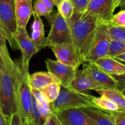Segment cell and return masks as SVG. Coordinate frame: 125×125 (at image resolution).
I'll list each match as a JSON object with an SVG mask.
<instances>
[{
	"instance_id": "obj_17",
	"label": "cell",
	"mask_w": 125,
	"mask_h": 125,
	"mask_svg": "<svg viewBox=\"0 0 125 125\" xmlns=\"http://www.w3.org/2000/svg\"><path fill=\"white\" fill-rule=\"evenodd\" d=\"M94 63L100 70L110 75L125 73V64L113 57L105 56L99 58Z\"/></svg>"
},
{
	"instance_id": "obj_3",
	"label": "cell",
	"mask_w": 125,
	"mask_h": 125,
	"mask_svg": "<svg viewBox=\"0 0 125 125\" xmlns=\"http://www.w3.org/2000/svg\"><path fill=\"white\" fill-rule=\"evenodd\" d=\"M94 97L89 94H83L72 87L61 85L58 97L54 102L50 103V106L52 113L55 114L70 109L98 108L93 102Z\"/></svg>"
},
{
	"instance_id": "obj_7",
	"label": "cell",
	"mask_w": 125,
	"mask_h": 125,
	"mask_svg": "<svg viewBox=\"0 0 125 125\" xmlns=\"http://www.w3.org/2000/svg\"><path fill=\"white\" fill-rule=\"evenodd\" d=\"M51 29L46 37L49 47L54 44L72 43L70 28L67 20L56 12L50 20Z\"/></svg>"
},
{
	"instance_id": "obj_29",
	"label": "cell",
	"mask_w": 125,
	"mask_h": 125,
	"mask_svg": "<svg viewBox=\"0 0 125 125\" xmlns=\"http://www.w3.org/2000/svg\"><path fill=\"white\" fill-rule=\"evenodd\" d=\"M109 34L112 39L125 41V27L113 26L108 24Z\"/></svg>"
},
{
	"instance_id": "obj_21",
	"label": "cell",
	"mask_w": 125,
	"mask_h": 125,
	"mask_svg": "<svg viewBox=\"0 0 125 125\" xmlns=\"http://www.w3.org/2000/svg\"><path fill=\"white\" fill-rule=\"evenodd\" d=\"M6 38L0 31V54L2 56L6 66V69L11 73L17 70L18 64L13 62L9 53L8 49L6 45Z\"/></svg>"
},
{
	"instance_id": "obj_13",
	"label": "cell",
	"mask_w": 125,
	"mask_h": 125,
	"mask_svg": "<svg viewBox=\"0 0 125 125\" xmlns=\"http://www.w3.org/2000/svg\"><path fill=\"white\" fill-rule=\"evenodd\" d=\"M61 125H96L81 109H70L56 113Z\"/></svg>"
},
{
	"instance_id": "obj_1",
	"label": "cell",
	"mask_w": 125,
	"mask_h": 125,
	"mask_svg": "<svg viewBox=\"0 0 125 125\" xmlns=\"http://www.w3.org/2000/svg\"><path fill=\"white\" fill-rule=\"evenodd\" d=\"M67 21L70 28L72 44L82 65L84 63L97 27L103 22L98 17L92 15L83 17L81 13L76 12Z\"/></svg>"
},
{
	"instance_id": "obj_44",
	"label": "cell",
	"mask_w": 125,
	"mask_h": 125,
	"mask_svg": "<svg viewBox=\"0 0 125 125\" xmlns=\"http://www.w3.org/2000/svg\"><path fill=\"white\" fill-rule=\"evenodd\" d=\"M122 92H123V94H124V95H125V89H123V90H122Z\"/></svg>"
},
{
	"instance_id": "obj_35",
	"label": "cell",
	"mask_w": 125,
	"mask_h": 125,
	"mask_svg": "<svg viewBox=\"0 0 125 125\" xmlns=\"http://www.w3.org/2000/svg\"><path fill=\"white\" fill-rule=\"evenodd\" d=\"M21 118L18 113H15L10 117V125H21Z\"/></svg>"
},
{
	"instance_id": "obj_40",
	"label": "cell",
	"mask_w": 125,
	"mask_h": 125,
	"mask_svg": "<svg viewBox=\"0 0 125 125\" xmlns=\"http://www.w3.org/2000/svg\"><path fill=\"white\" fill-rule=\"evenodd\" d=\"M21 125H33L32 123L26 120L21 119Z\"/></svg>"
},
{
	"instance_id": "obj_16",
	"label": "cell",
	"mask_w": 125,
	"mask_h": 125,
	"mask_svg": "<svg viewBox=\"0 0 125 125\" xmlns=\"http://www.w3.org/2000/svg\"><path fill=\"white\" fill-rule=\"evenodd\" d=\"M15 10L17 25L26 28L33 13L32 0H15Z\"/></svg>"
},
{
	"instance_id": "obj_39",
	"label": "cell",
	"mask_w": 125,
	"mask_h": 125,
	"mask_svg": "<svg viewBox=\"0 0 125 125\" xmlns=\"http://www.w3.org/2000/svg\"><path fill=\"white\" fill-rule=\"evenodd\" d=\"M114 58L118 60V61H120V62H125V53L117 55V56H116L115 57H114Z\"/></svg>"
},
{
	"instance_id": "obj_27",
	"label": "cell",
	"mask_w": 125,
	"mask_h": 125,
	"mask_svg": "<svg viewBox=\"0 0 125 125\" xmlns=\"http://www.w3.org/2000/svg\"><path fill=\"white\" fill-rule=\"evenodd\" d=\"M33 12L37 14L39 17H45L46 19L50 22L51 19V13L47 7L40 1V0H35L34 3L33 7Z\"/></svg>"
},
{
	"instance_id": "obj_37",
	"label": "cell",
	"mask_w": 125,
	"mask_h": 125,
	"mask_svg": "<svg viewBox=\"0 0 125 125\" xmlns=\"http://www.w3.org/2000/svg\"><path fill=\"white\" fill-rule=\"evenodd\" d=\"M0 125H10V118L6 117L0 110Z\"/></svg>"
},
{
	"instance_id": "obj_9",
	"label": "cell",
	"mask_w": 125,
	"mask_h": 125,
	"mask_svg": "<svg viewBox=\"0 0 125 125\" xmlns=\"http://www.w3.org/2000/svg\"><path fill=\"white\" fill-rule=\"evenodd\" d=\"M120 3V0H90L81 15L95 16L100 18L103 23H108Z\"/></svg>"
},
{
	"instance_id": "obj_18",
	"label": "cell",
	"mask_w": 125,
	"mask_h": 125,
	"mask_svg": "<svg viewBox=\"0 0 125 125\" xmlns=\"http://www.w3.org/2000/svg\"><path fill=\"white\" fill-rule=\"evenodd\" d=\"M81 109L89 116L96 125H116L114 116L111 112L92 107H84L81 108Z\"/></svg>"
},
{
	"instance_id": "obj_11",
	"label": "cell",
	"mask_w": 125,
	"mask_h": 125,
	"mask_svg": "<svg viewBox=\"0 0 125 125\" xmlns=\"http://www.w3.org/2000/svg\"><path fill=\"white\" fill-rule=\"evenodd\" d=\"M57 61L76 68L81 65L75 48L72 43L54 44L50 46Z\"/></svg>"
},
{
	"instance_id": "obj_4",
	"label": "cell",
	"mask_w": 125,
	"mask_h": 125,
	"mask_svg": "<svg viewBox=\"0 0 125 125\" xmlns=\"http://www.w3.org/2000/svg\"><path fill=\"white\" fill-rule=\"evenodd\" d=\"M29 72H24L20 65L17 85V113L21 118L32 122L33 96Z\"/></svg>"
},
{
	"instance_id": "obj_34",
	"label": "cell",
	"mask_w": 125,
	"mask_h": 125,
	"mask_svg": "<svg viewBox=\"0 0 125 125\" xmlns=\"http://www.w3.org/2000/svg\"><path fill=\"white\" fill-rule=\"evenodd\" d=\"M43 125H61V124L56 114L52 113L48 116Z\"/></svg>"
},
{
	"instance_id": "obj_28",
	"label": "cell",
	"mask_w": 125,
	"mask_h": 125,
	"mask_svg": "<svg viewBox=\"0 0 125 125\" xmlns=\"http://www.w3.org/2000/svg\"><path fill=\"white\" fill-rule=\"evenodd\" d=\"M31 92L32 94V96L35 98V100L39 102V103L41 105L43 108L52 112L51 108V106H50V103L47 101V100L44 96L43 93L41 92V90L31 87Z\"/></svg>"
},
{
	"instance_id": "obj_22",
	"label": "cell",
	"mask_w": 125,
	"mask_h": 125,
	"mask_svg": "<svg viewBox=\"0 0 125 125\" xmlns=\"http://www.w3.org/2000/svg\"><path fill=\"white\" fill-rule=\"evenodd\" d=\"M93 102L98 108L106 112H112L119 111L118 106L115 103L104 96L94 97Z\"/></svg>"
},
{
	"instance_id": "obj_15",
	"label": "cell",
	"mask_w": 125,
	"mask_h": 125,
	"mask_svg": "<svg viewBox=\"0 0 125 125\" xmlns=\"http://www.w3.org/2000/svg\"><path fill=\"white\" fill-rule=\"evenodd\" d=\"M71 87L83 94H89V90L100 89L90 78L84 68L78 69L74 79L71 84Z\"/></svg>"
},
{
	"instance_id": "obj_12",
	"label": "cell",
	"mask_w": 125,
	"mask_h": 125,
	"mask_svg": "<svg viewBox=\"0 0 125 125\" xmlns=\"http://www.w3.org/2000/svg\"><path fill=\"white\" fill-rule=\"evenodd\" d=\"M84 68L89 76L100 88L117 89L114 78L100 70L93 62H84Z\"/></svg>"
},
{
	"instance_id": "obj_38",
	"label": "cell",
	"mask_w": 125,
	"mask_h": 125,
	"mask_svg": "<svg viewBox=\"0 0 125 125\" xmlns=\"http://www.w3.org/2000/svg\"><path fill=\"white\" fill-rule=\"evenodd\" d=\"M0 70H1V72H5V71L7 70L6 64H5L4 61L1 54H0Z\"/></svg>"
},
{
	"instance_id": "obj_24",
	"label": "cell",
	"mask_w": 125,
	"mask_h": 125,
	"mask_svg": "<svg viewBox=\"0 0 125 125\" xmlns=\"http://www.w3.org/2000/svg\"><path fill=\"white\" fill-rule=\"evenodd\" d=\"M47 118L43 113L40 104L33 96L32 111V123L33 125H43Z\"/></svg>"
},
{
	"instance_id": "obj_23",
	"label": "cell",
	"mask_w": 125,
	"mask_h": 125,
	"mask_svg": "<svg viewBox=\"0 0 125 125\" xmlns=\"http://www.w3.org/2000/svg\"><path fill=\"white\" fill-rule=\"evenodd\" d=\"M61 84L59 83H53L46 85L40 89L42 92L45 96L50 103L54 102L58 97L61 91Z\"/></svg>"
},
{
	"instance_id": "obj_33",
	"label": "cell",
	"mask_w": 125,
	"mask_h": 125,
	"mask_svg": "<svg viewBox=\"0 0 125 125\" xmlns=\"http://www.w3.org/2000/svg\"><path fill=\"white\" fill-rule=\"evenodd\" d=\"M117 83V89L122 91L125 89V73L121 74H112Z\"/></svg>"
},
{
	"instance_id": "obj_19",
	"label": "cell",
	"mask_w": 125,
	"mask_h": 125,
	"mask_svg": "<svg viewBox=\"0 0 125 125\" xmlns=\"http://www.w3.org/2000/svg\"><path fill=\"white\" fill-rule=\"evenodd\" d=\"M29 82L32 88L40 90L53 83H61L60 81L50 72H39L29 75Z\"/></svg>"
},
{
	"instance_id": "obj_10",
	"label": "cell",
	"mask_w": 125,
	"mask_h": 125,
	"mask_svg": "<svg viewBox=\"0 0 125 125\" xmlns=\"http://www.w3.org/2000/svg\"><path fill=\"white\" fill-rule=\"evenodd\" d=\"M45 63L48 71L60 81L61 85L71 87V84L74 79L78 68L50 59L45 60Z\"/></svg>"
},
{
	"instance_id": "obj_42",
	"label": "cell",
	"mask_w": 125,
	"mask_h": 125,
	"mask_svg": "<svg viewBox=\"0 0 125 125\" xmlns=\"http://www.w3.org/2000/svg\"><path fill=\"white\" fill-rule=\"evenodd\" d=\"M119 6L122 10H125V0H120Z\"/></svg>"
},
{
	"instance_id": "obj_5",
	"label": "cell",
	"mask_w": 125,
	"mask_h": 125,
	"mask_svg": "<svg viewBox=\"0 0 125 125\" xmlns=\"http://www.w3.org/2000/svg\"><path fill=\"white\" fill-rule=\"evenodd\" d=\"M111 40L112 38L109 34L107 23H100L97 27L84 62L94 63L99 58L107 56Z\"/></svg>"
},
{
	"instance_id": "obj_31",
	"label": "cell",
	"mask_w": 125,
	"mask_h": 125,
	"mask_svg": "<svg viewBox=\"0 0 125 125\" xmlns=\"http://www.w3.org/2000/svg\"><path fill=\"white\" fill-rule=\"evenodd\" d=\"M74 7V12L82 13L87 7L90 0H70Z\"/></svg>"
},
{
	"instance_id": "obj_43",
	"label": "cell",
	"mask_w": 125,
	"mask_h": 125,
	"mask_svg": "<svg viewBox=\"0 0 125 125\" xmlns=\"http://www.w3.org/2000/svg\"><path fill=\"white\" fill-rule=\"evenodd\" d=\"M52 2H53L54 6H56V7H57V6L59 5V4L60 2L62 1V0H52Z\"/></svg>"
},
{
	"instance_id": "obj_36",
	"label": "cell",
	"mask_w": 125,
	"mask_h": 125,
	"mask_svg": "<svg viewBox=\"0 0 125 125\" xmlns=\"http://www.w3.org/2000/svg\"><path fill=\"white\" fill-rule=\"evenodd\" d=\"M45 6L48 8V9L51 12H52L53 10V8L54 4L52 0H40Z\"/></svg>"
},
{
	"instance_id": "obj_32",
	"label": "cell",
	"mask_w": 125,
	"mask_h": 125,
	"mask_svg": "<svg viewBox=\"0 0 125 125\" xmlns=\"http://www.w3.org/2000/svg\"><path fill=\"white\" fill-rule=\"evenodd\" d=\"M115 117L116 125H125V111H117L111 112Z\"/></svg>"
},
{
	"instance_id": "obj_45",
	"label": "cell",
	"mask_w": 125,
	"mask_h": 125,
	"mask_svg": "<svg viewBox=\"0 0 125 125\" xmlns=\"http://www.w3.org/2000/svg\"><path fill=\"white\" fill-rule=\"evenodd\" d=\"M0 79H1V70H0Z\"/></svg>"
},
{
	"instance_id": "obj_26",
	"label": "cell",
	"mask_w": 125,
	"mask_h": 125,
	"mask_svg": "<svg viewBox=\"0 0 125 125\" xmlns=\"http://www.w3.org/2000/svg\"><path fill=\"white\" fill-rule=\"evenodd\" d=\"M125 52V41L112 39L110 43L107 56L114 57L117 55Z\"/></svg>"
},
{
	"instance_id": "obj_8",
	"label": "cell",
	"mask_w": 125,
	"mask_h": 125,
	"mask_svg": "<svg viewBox=\"0 0 125 125\" xmlns=\"http://www.w3.org/2000/svg\"><path fill=\"white\" fill-rule=\"evenodd\" d=\"M13 37L21 54V68L24 72H29V65L31 59L34 55L37 53L39 51L29 36L26 28L17 27Z\"/></svg>"
},
{
	"instance_id": "obj_20",
	"label": "cell",
	"mask_w": 125,
	"mask_h": 125,
	"mask_svg": "<svg viewBox=\"0 0 125 125\" xmlns=\"http://www.w3.org/2000/svg\"><path fill=\"white\" fill-rule=\"evenodd\" d=\"M94 91L100 96L107 98L118 106L119 110L125 111V96L122 91L117 89H106L100 88Z\"/></svg>"
},
{
	"instance_id": "obj_2",
	"label": "cell",
	"mask_w": 125,
	"mask_h": 125,
	"mask_svg": "<svg viewBox=\"0 0 125 125\" xmlns=\"http://www.w3.org/2000/svg\"><path fill=\"white\" fill-rule=\"evenodd\" d=\"M20 65L13 73L1 72L0 110L7 118L17 113V85Z\"/></svg>"
},
{
	"instance_id": "obj_25",
	"label": "cell",
	"mask_w": 125,
	"mask_h": 125,
	"mask_svg": "<svg viewBox=\"0 0 125 125\" xmlns=\"http://www.w3.org/2000/svg\"><path fill=\"white\" fill-rule=\"evenodd\" d=\"M57 8L58 12L67 20L70 19L74 13V7L70 0H62Z\"/></svg>"
},
{
	"instance_id": "obj_41",
	"label": "cell",
	"mask_w": 125,
	"mask_h": 125,
	"mask_svg": "<svg viewBox=\"0 0 125 125\" xmlns=\"http://www.w3.org/2000/svg\"><path fill=\"white\" fill-rule=\"evenodd\" d=\"M0 31H1V32H2V34H3L4 35H5V37H6V31H5L3 25H2V23H1V20H0Z\"/></svg>"
},
{
	"instance_id": "obj_14",
	"label": "cell",
	"mask_w": 125,
	"mask_h": 125,
	"mask_svg": "<svg viewBox=\"0 0 125 125\" xmlns=\"http://www.w3.org/2000/svg\"><path fill=\"white\" fill-rule=\"evenodd\" d=\"M32 15L34 17V21L32 24L31 38L36 48L38 51H40L43 48L49 47V43L48 42L47 39L45 37L44 24L40 17L34 12Z\"/></svg>"
},
{
	"instance_id": "obj_30",
	"label": "cell",
	"mask_w": 125,
	"mask_h": 125,
	"mask_svg": "<svg viewBox=\"0 0 125 125\" xmlns=\"http://www.w3.org/2000/svg\"><path fill=\"white\" fill-rule=\"evenodd\" d=\"M108 24L117 27H125V10H121L114 15Z\"/></svg>"
},
{
	"instance_id": "obj_6",
	"label": "cell",
	"mask_w": 125,
	"mask_h": 125,
	"mask_svg": "<svg viewBox=\"0 0 125 125\" xmlns=\"http://www.w3.org/2000/svg\"><path fill=\"white\" fill-rule=\"evenodd\" d=\"M0 20L6 32V40L12 50H19L14 35L17 29L15 0H0Z\"/></svg>"
}]
</instances>
